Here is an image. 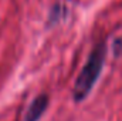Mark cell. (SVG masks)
Listing matches in <instances>:
<instances>
[{
  "label": "cell",
  "instance_id": "obj_1",
  "mask_svg": "<svg viewBox=\"0 0 122 121\" xmlns=\"http://www.w3.org/2000/svg\"><path fill=\"white\" fill-rule=\"evenodd\" d=\"M107 53H108L107 38L99 40L92 47L91 53L85 61L84 67L81 68V71L74 83V87H72L74 103L80 104L91 94L92 88L95 87V84L98 83V80L102 74L105 60H107Z\"/></svg>",
  "mask_w": 122,
  "mask_h": 121
},
{
  "label": "cell",
  "instance_id": "obj_2",
  "mask_svg": "<svg viewBox=\"0 0 122 121\" xmlns=\"http://www.w3.org/2000/svg\"><path fill=\"white\" fill-rule=\"evenodd\" d=\"M50 104V97L48 94H38L33 101L30 103L29 108L24 113V117L21 121H40L44 113L47 111Z\"/></svg>",
  "mask_w": 122,
  "mask_h": 121
},
{
  "label": "cell",
  "instance_id": "obj_3",
  "mask_svg": "<svg viewBox=\"0 0 122 121\" xmlns=\"http://www.w3.org/2000/svg\"><path fill=\"white\" fill-rule=\"evenodd\" d=\"M68 16V9L65 7L64 3H56L53 4L50 13H48V17H47V27H53V26H57L60 24L61 22H64Z\"/></svg>",
  "mask_w": 122,
  "mask_h": 121
}]
</instances>
